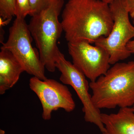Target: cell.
I'll list each match as a JSON object with an SVG mask.
<instances>
[{"instance_id": "8fae6325", "label": "cell", "mask_w": 134, "mask_h": 134, "mask_svg": "<svg viewBox=\"0 0 134 134\" xmlns=\"http://www.w3.org/2000/svg\"><path fill=\"white\" fill-rule=\"evenodd\" d=\"M16 0H0V16L3 20L11 21L15 16Z\"/></svg>"}, {"instance_id": "4fadbf2b", "label": "cell", "mask_w": 134, "mask_h": 134, "mask_svg": "<svg viewBox=\"0 0 134 134\" xmlns=\"http://www.w3.org/2000/svg\"><path fill=\"white\" fill-rule=\"evenodd\" d=\"M55 0H30L32 16L46 9Z\"/></svg>"}, {"instance_id": "6da1fadb", "label": "cell", "mask_w": 134, "mask_h": 134, "mask_svg": "<svg viewBox=\"0 0 134 134\" xmlns=\"http://www.w3.org/2000/svg\"><path fill=\"white\" fill-rule=\"evenodd\" d=\"M61 23L68 42L94 44L110 34L114 21L109 4L100 0H69Z\"/></svg>"}, {"instance_id": "2e32d148", "label": "cell", "mask_w": 134, "mask_h": 134, "mask_svg": "<svg viewBox=\"0 0 134 134\" xmlns=\"http://www.w3.org/2000/svg\"><path fill=\"white\" fill-rule=\"evenodd\" d=\"M101 1H103V2L106 3L107 4H110L112 2L114 1L115 0H100Z\"/></svg>"}, {"instance_id": "ba28073f", "label": "cell", "mask_w": 134, "mask_h": 134, "mask_svg": "<svg viewBox=\"0 0 134 134\" xmlns=\"http://www.w3.org/2000/svg\"><path fill=\"white\" fill-rule=\"evenodd\" d=\"M87 41L68 42L73 64L91 82L104 75L110 68L108 53L100 47Z\"/></svg>"}, {"instance_id": "8992f818", "label": "cell", "mask_w": 134, "mask_h": 134, "mask_svg": "<svg viewBox=\"0 0 134 134\" xmlns=\"http://www.w3.org/2000/svg\"><path fill=\"white\" fill-rule=\"evenodd\" d=\"M55 66L61 73L60 81L64 84L72 86L83 105L85 120L95 124L102 133L105 130L100 110L94 106L92 95L89 93L90 83L86 77L73 63L67 60L65 55L58 50L55 57Z\"/></svg>"}, {"instance_id": "3957f363", "label": "cell", "mask_w": 134, "mask_h": 134, "mask_svg": "<svg viewBox=\"0 0 134 134\" xmlns=\"http://www.w3.org/2000/svg\"><path fill=\"white\" fill-rule=\"evenodd\" d=\"M64 4V0H55L46 9L32 16L28 24L41 61L51 72L56 69L55 57L59 49L57 42L63 31L59 17Z\"/></svg>"}, {"instance_id": "52a82bcc", "label": "cell", "mask_w": 134, "mask_h": 134, "mask_svg": "<svg viewBox=\"0 0 134 134\" xmlns=\"http://www.w3.org/2000/svg\"><path fill=\"white\" fill-rule=\"evenodd\" d=\"M29 86L41 102L44 120H50L52 113L60 108L71 112L75 108V103L69 89L56 80H42L33 76L30 79Z\"/></svg>"}, {"instance_id": "5bb4252c", "label": "cell", "mask_w": 134, "mask_h": 134, "mask_svg": "<svg viewBox=\"0 0 134 134\" xmlns=\"http://www.w3.org/2000/svg\"><path fill=\"white\" fill-rule=\"evenodd\" d=\"M129 14L134 20V0H126Z\"/></svg>"}, {"instance_id": "9a60e30c", "label": "cell", "mask_w": 134, "mask_h": 134, "mask_svg": "<svg viewBox=\"0 0 134 134\" xmlns=\"http://www.w3.org/2000/svg\"><path fill=\"white\" fill-rule=\"evenodd\" d=\"M133 23L134 25V20H133ZM128 50L131 54L134 53V39L130 40L128 43L127 46Z\"/></svg>"}, {"instance_id": "277c9868", "label": "cell", "mask_w": 134, "mask_h": 134, "mask_svg": "<svg viewBox=\"0 0 134 134\" xmlns=\"http://www.w3.org/2000/svg\"><path fill=\"white\" fill-rule=\"evenodd\" d=\"M114 23L107 37H102L94 44L105 50L110 57V65H114L129 57L128 43L134 38V26L130 23L126 0H115L109 4Z\"/></svg>"}, {"instance_id": "ac0fdd59", "label": "cell", "mask_w": 134, "mask_h": 134, "mask_svg": "<svg viewBox=\"0 0 134 134\" xmlns=\"http://www.w3.org/2000/svg\"><path fill=\"white\" fill-rule=\"evenodd\" d=\"M132 110H133V111H134V105H133L132 106Z\"/></svg>"}, {"instance_id": "5b68a950", "label": "cell", "mask_w": 134, "mask_h": 134, "mask_svg": "<svg viewBox=\"0 0 134 134\" xmlns=\"http://www.w3.org/2000/svg\"><path fill=\"white\" fill-rule=\"evenodd\" d=\"M32 38L25 19L16 18L9 28L7 41L1 49L12 53L23 68L25 72L42 80L47 79L44 66L40 59L38 50L32 47Z\"/></svg>"}, {"instance_id": "7c38bea8", "label": "cell", "mask_w": 134, "mask_h": 134, "mask_svg": "<svg viewBox=\"0 0 134 134\" xmlns=\"http://www.w3.org/2000/svg\"><path fill=\"white\" fill-rule=\"evenodd\" d=\"M31 13L30 0H16L15 16L16 18L25 19Z\"/></svg>"}, {"instance_id": "30bf717a", "label": "cell", "mask_w": 134, "mask_h": 134, "mask_svg": "<svg viewBox=\"0 0 134 134\" xmlns=\"http://www.w3.org/2000/svg\"><path fill=\"white\" fill-rule=\"evenodd\" d=\"M25 72L14 55L7 50L1 49L0 52V94L2 95L18 81Z\"/></svg>"}, {"instance_id": "e0dca14e", "label": "cell", "mask_w": 134, "mask_h": 134, "mask_svg": "<svg viewBox=\"0 0 134 134\" xmlns=\"http://www.w3.org/2000/svg\"><path fill=\"white\" fill-rule=\"evenodd\" d=\"M1 132L2 133V134L1 133V134H5V132L4 131H3L1 130Z\"/></svg>"}, {"instance_id": "7a4b0ae2", "label": "cell", "mask_w": 134, "mask_h": 134, "mask_svg": "<svg viewBox=\"0 0 134 134\" xmlns=\"http://www.w3.org/2000/svg\"><path fill=\"white\" fill-rule=\"evenodd\" d=\"M92 100L99 110L132 107L134 105V61L117 63L90 83Z\"/></svg>"}, {"instance_id": "9c48e42d", "label": "cell", "mask_w": 134, "mask_h": 134, "mask_svg": "<svg viewBox=\"0 0 134 134\" xmlns=\"http://www.w3.org/2000/svg\"><path fill=\"white\" fill-rule=\"evenodd\" d=\"M103 134H134V112L132 107L120 108L115 113H101Z\"/></svg>"}]
</instances>
